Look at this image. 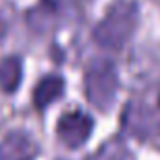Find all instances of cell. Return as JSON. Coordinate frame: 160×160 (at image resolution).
<instances>
[{
  "mask_svg": "<svg viewBox=\"0 0 160 160\" xmlns=\"http://www.w3.org/2000/svg\"><path fill=\"white\" fill-rule=\"evenodd\" d=\"M138 24V6L134 2H116L106 17L95 26L93 39L104 48L119 50L134 36Z\"/></svg>",
  "mask_w": 160,
  "mask_h": 160,
  "instance_id": "cell-1",
  "label": "cell"
},
{
  "mask_svg": "<svg viewBox=\"0 0 160 160\" xmlns=\"http://www.w3.org/2000/svg\"><path fill=\"white\" fill-rule=\"evenodd\" d=\"M118 91L116 65L108 60H95L86 71V95L89 102L101 110H106Z\"/></svg>",
  "mask_w": 160,
  "mask_h": 160,
  "instance_id": "cell-2",
  "label": "cell"
},
{
  "mask_svg": "<svg viewBox=\"0 0 160 160\" xmlns=\"http://www.w3.org/2000/svg\"><path fill=\"white\" fill-rule=\"evenodd\" d=\"M91 128H93V119L88 114L75 110L62 116L58 123V136L67 147L77 149L89 138Z\"/></svg>",
  "mask_w": 160,
  "mask_h": 160,
  "instance_id": "cell-3",
  "label": "cell"
},
{
  "mask_svg": "<svg viewBox=\"0 0 160 160\" xmlns=\"http://www.w3.org/2000/svg\"><path fill=\"white\" fill-rule=\"evenodd\" d=\"M34 157V143L21 132L9 134L0 143V160H30Z\"/></svg>",
  "mask_w": 160,
  "mask_h": 160,
  "instance_id": "cell-4",
  "label": "cell"
},
{
  "mask_svg": "<svg viewBox=\"0 0 160 160\" xmlns=\"http://www.w3.org/2000/svg\"><path fill=\"white\" fill-rule=\"evenodd\" d=\"M63 93V78L62 77H45L38 82L34 89V104L45 110L48 104H52L56 99H60Z\"/></svg>",
  "mask_w": 160,
  "mask_h": 160,
  "instance_id": "cell-5",
  "label": "cell"
},
{
  "mask_svg": "<svg viewBox=\"0 0 160 160\" xmlns=\"http://www.w3.org/2000/svg\"><path fill=\"white\" fill-rule=\"evenodd\" d=\"M21 82V62L11 56L0 62V88L8 93L15 91Z\"/></svg>",
  "mask_w": 160,
  "mask_h": 160,
  "instance_id": "cell-6",
  "label": "cell"
},
{
  "mask_svg": "<svg viewBox=\"0 0 160 160\" xmlns=\"http://www.w3.org/2000/svg\"><path fill=\"white\" fill-rule=\"evenodd\" d=\"M4 36V24H2V21H0V38Z\"/></svg>",
  "mask_w": 160,
  "mask_h": 160,
  "instance_id": "cell-7",
  "label": "cell"
},
{
  "mask_svg": "<svg viewBox=\"0 0 160 160\" xmlns=\"http://www.w3.org/2000/svg\"><path fill=\"white\" fill-rule=\"evenodd\" d=\"M158 106H160V101H158Z\"/></svg>",
  "mask_w": 160,
  "mask_h": 160,
  "instance_id": "cell-8",
  "label": "cell"
}]
</instances>
